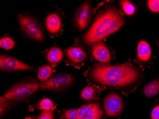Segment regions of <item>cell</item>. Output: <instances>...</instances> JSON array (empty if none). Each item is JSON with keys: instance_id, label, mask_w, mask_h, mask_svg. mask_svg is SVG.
<instances>
[{"instance_id": "23", "label": "cell", "mask_w": 159, "mask_h": 119, "mask_svg": "<svg viewBox=\"0 0 159 119\" xmlns=\"http://www.w3.org/2000/svg\"><path fill=\"white\" fill-rule=\"evenodd\" d=\"M9 108V103L4 98V96L1 97V115L4 114L7 109Z\"/></svg>"}, {"instance_id": "2", "label": "cell", "mask_w": 159, "mask_h": 119, "mask_svg": "<svg viewBox=\"0 0 159 119\" xmlns=\"http://www.w3.org/2000/svg\"><path fill=\"white\" fill-rule=\"evenodd\" d=\"M89 77L96 84L124 88L134 85L141 77V72L130 62L120 65L95 64L89 72Z\"/></svg>"}, {"instance_id": "22", "label": "cell", "mask_w": 159, "mask_h": 119, "mask_svg": "<svg viewBox=\"0 0 159 119\" xmlns=\"http://www.w3.org/2000/svg\"><path fill=\"white\" fill-rule=\"evenodd\" d=\"M148 6L151 11L154 13L159 12V0H149Z\"/></svg>"}, {"instance_id": "7", "label": "cell", "mask_w": 159, "mask_h": 119, "mask_svg": "<svg viewBox=\"0 0 159 119\" xmlns=\"http://www.w3.org/2000/svg\"><path fill=\"white\" fill-rule=\"evenodd\" d=\"M103 106L107 117H117L122 113L125 104L118 94L115 92H111L104 98Z\"/></svg>"}, {"instance_id": "21", "label": "cell", "mask_w": 159, "mask_h": 119, "mask_svg": "<svg viewBox=\"0 0 159 119\" xmlns=\"http://www.w3.org/2000/svg\"><path fill=\"white\" fill-rule=\"evenodd\" d=\"M78 111L76 109H70L64 111L62 115V119H77Z\"/></svg>"}, {"instance_id": "10", "label": "cell", "mask_w": 159, "mask_h": 119, "mask_svg": "<svg viewBox=\"0 0 159 119\" xmlns=\"http://www.w3.org/2000/svg\"><path fill=\"white\" fill-rule=\"evenodd\" d=\"M92 55L96 60L106 64L110 63L112 59L110 51L102 41L98 42L93 46Z\"/></svg>"}, {"instance_id": "4", "label": "cell", "mask_w": 159, "mask_h": 119, "mask_svg": "<svg viewBox=\"0 0 159 119\" xmlns=\"http://www.w3.org/2000/svg\"><path fill=\"white\" fill-rule=\"evenodd\" d=\"M19 24L23 34L30 39L37 42L44 41L45 35L39 21L29 14H20Z\"/></svg>"}, {"instance_id": "8", "label": "cell", "mask_w": 159, "mask_h": 119, "mask_svg": "<svg viewBox=\"0 0 159 119\" xmlns=\"http://www.w3.org/2000/svg\"><path fill=\"white\" fill-rule=\"evenodd\" d=\"M0 68L6 72L27 71H35L36 68L20 61L16 58L5 54L0 56Z\"/></svg>"}, {"instance_id": "27", "label": "cell", "mask_w": 159, "mask_h": 119, "mask_svg": "<svg viewBox=\"0 0 159 119\" xmlns=\"http://www.w3.org/2000/svg\"><path fill=\"white\" fill-rule=\"evenodd\" d=\"M25 119H34V118H33V117H32V116H28V117H26L25 118Z\"/></svg>"}, {"instance_id": "20", "label": "cell", "mask_w": 159, "mask_h": 119, "mask_svg": "<svg viewBox=\"0 0 159 119\" xmlns=\"http://www.w3.org/2000/svg\"><path fill=\"white\" fill-rule=\"evenodd\" d=\"M38 107L43 111H53L54 109V105L51 100L49 99H44L38 103Z\"/></svg>"}, {"instance_id": "18", "label": "cell", "mask_w": 159, "mask_h": 119, "mask_svg": "<svg viewBox=\"0 0 159 119\" xmlns=\"http://www.w3.org/2000/svg\"><path fill=\"white\" fill-rule=\"evenodd\" d=\"M119 5L124 12L127 16H133L136 11L134 4L128 0H122L119 2Z\"/></svg>"}, {"instance_id": "3", "label": "cell", "mask_w": 159, "mask_h": 119, "mask_svg": "<svg viewBox=\"0 0 159 119\" xmlns=\"http://www.w3.org/2000/svg\"><path fill=\"white\" fill-rule=\"evenodd\" d=\"M39 90V82L34 80H23L11 87L3 96L9 104L13 105L25 101Z\"/></svg>"}, {"instance_id": "15", "label": "cell", "mask_w": 159, "mask_h": 119, "mask_svg": "<svg viewBox=\"0 0 159 119\" xmlns=\"http://www.w3.org/2000/svg\"><path fill=\"white\" fill-rule=\"evenodd\" d=\"M159 93V78L147 84L143 89L144 94L147 98H152Z\"/></svg>"}, {"instance_id": "28", "label": "cell", "mask_w": 159, "mask_h": 119, "mask_svg": "<svg viewBox=\"0 0 159 119\" xmlns=\"http://www.w3.org/2000/svg\"><path fill=\"white\" fill-rule=\"evenodd\" d=\"M157 45H158V47L159 49V41H157Z\"/></svg>"}, {"instance_id": "26", "label": "cell", "mask_w": 159, "mask_h": 119, "mask_svg": "<svg viewBox=\"0 0 159 119\" xmlns=\"http://www.w3.org/2000/svg\"><path fill=\"white\" fill-rule=\"evenodd\" d=\"M80 119H98L97 118H93V117H84L83 118H81Z\"/></svg>"}, {"instance_id": "5", "label": "cell", "mask_w": 159, "mask_h": 119, "mask_svg": "<svg viewBox=\"0 0 159 119\" xmlns=\"http://www.w3.org/2000/svg\"><path fill=\"white\" fill-rule=\"evenodd\" d=\"M74 77L68 73H58L48 80L40 83V90L61 91L66 89L74 83Z\"/></svg>"}, {"instance_id": "19", "label": "cell", "mask_w": 159, "mask_h": 119, "mask_svg": "<svg viewBox=\"0 0 159 119\" xmlns=\"http://www.w3.org/2000/svg\"><path fill=\"white\" fill-rule=\"evenodd\" d=\"M0 46L5 50H11L16 46V42L10 37L6 36L1 39Z\"/></svg>"}, {"instance_id": "6", "label": "cell", "mask_w": 159, "mask_h": 119, "mask_svg": "<svg viewBox=\"0 0 159 119\" xmlns=\"http://www.w3.org/2000/svg\"><path fill=\"white\" fill-rule=\"evenodd\" d=\"M93 17V8L90 1H85L77 9L74 17L75 27L79 31L86 29Z\"/></svg>"}, {"instance_id": "11", "label": "cell", "mask_w": 159, "mask_h": 119, "mask_svg": "<svg viewBox=\"0 0 159 119\" xmlns=\"http://www.w3.org/2000/svg\"><path fill=\"white\" fill-rule=\"evenodd\" d=\"M66 55L69 62L74 65L83 63L88 57V54L78 47H70L67 50Z\"/></svg>"}, {"instance_id": "25", "label": "cell", "mask_w": 159, "mask_h": 119, "mask_svg": "<svg viewBox=\"0 0 159 119\" xmlns=\"http://www.w3.org/2000/svg\"><path fill=\"white\" fill-rule=\"evenodd\" d=\"M151 119H159V104L153 108L151 112Z\"/></svg>"}, {"instance_id": "17", "label": "cell", "mask_w": 159, "mask_h": 119, "mask_svg": "<svg viewBox=\"0 0 159 119\" xmlns=\"http://www.w3.org/2000/svg\"><path fill=\"white\" fill-rule=\"evenodd\" d=\"M53 72V68L49 65H44L39 69L37 73L38 80L41 82L46 81L51 78Z\"/></svg>"}, {"instance_id": "14", "label": "cell", "mask_w": 159, "mask_h": 119, "mask_svg": "<svg viewBox=\"0 0 159 119\" xmlns=\"http://www.w3.org/2000/svg\"><path fill=\"white\" fill-rule=\"evenodd\" d=\"M63 52L60 48L52 47L49 49L46 54V57L48 62L51 64L58 63L62 60Z\"/></svg>"}, {"instance_id": "13", "label": "cell", "mask_w": 159, "mask_h": 119, "mask_svg": "<svg viewBox=\"0 0 159 119\" xmlns=\"http://www.w3.org/2000/svg\"><path fill=\"white\" fill-rule=\"evenodd\" d=\"M137 57L143 62L149 61L152 56V50L149 43L145 40H141L137 46Z\"/></svg>"}, {"instance_id": "24", "label": "cell", "mask_w": 159, "mask_h": 119, "mask_svg": "<svg viewBox=\"0 0 159 119\" xmlns=\"http://www.w3.org/2000/svg\"><path fill=\"white\" fill-rule=\"evenodd\" d=\"M37 119H54L53 111H43Z\"/></svg>"}, {"instance_id": "16", "label": "cell", "mask_w": 159, "mask_h": 119, "mask_svg": "<svg viewBox=\"0 0 159 119\" xmlns=\"http://www.w3.org/2000/svg\"><path fill=\"white\" fill-rule=\"evenodd\" d=\"M96 96V88L91 85L86 86L81 92V97L83 101L91 102L94 100Z\"/></svg>"}, {"instance_id": "9", "label": "cell", "mask_w": 159, "mask_h": 119, "mask_svg": "<svg viewBox=\"0 0 159 119\" xmlns=\"http://www.w3.org/2000/svg\"><path fill=\"white\" fill-rule=\"evenodd\" d=\"M77 119H80L84 117H93L98 119H102L103 112L100 104L92 103L85 104L78 109Z\"/></svg>"}, {"instance_id": "12", "label": "cell", "mask_w": 159, "mask_h": 119, "mask_svg": "<svg viewBox=\"0 0 159 119\" xmlns=\"http://www.w3.org/2000/svg\"><path fill=\"white\" fill-rule=\"evenodd\" d=\"M45 25L47 31L56 34L60 32L61 28V20L60 14L58 12H53L48 14L45 18Z\"/></svg>"}, {"instance_id": "1", "label": "cell", "mask_w": 159, "mask_h": 119, "mask_svg": "<svg viewBox=\"0 0 159 119\" xmlns=\"http://www.w3.org/2000/svg\"><path fill=\"white\" fill-rule=\"evenodd\" d=\"M125 23L124 16L113 4H106L100 10L88 31L79 39L80 43L90 48L120 29Z\"/></svg>"}]
</instances>
